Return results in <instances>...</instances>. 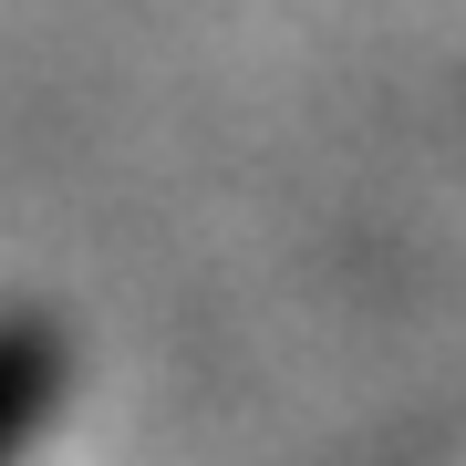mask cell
<instances>
[{
	"mask_svg": "<svg viewBox=\"0 0 466 466\" xmlns=\"http://www.w3.org/2000/svg\"><path fill=\"white\" fill-rule=\"evenodd\" d=\"M42 404V342H21V332H0V446L21 435V415Z\"/></svg>",
	"mask_w": 466,
	"mask_h": 466,
	"instance_id": "1",
	"label": "cell"
}]
</instances>
